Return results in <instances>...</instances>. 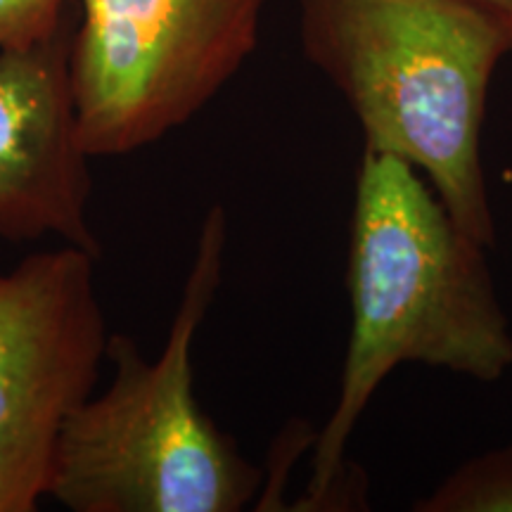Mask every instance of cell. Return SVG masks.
<instances>
[{
    "instance_id": "1",
    "label": "cell",
    "mask_w": 512,
    "mask_h": 512,
    "mask_svg": "<svg viewBox=\"0 0 512 512\" xmlns=\"http://www.w3.org/2000/svg\"><path fill=\"white\" fill-rule=\"evenodd\" d=\"M486 249L453 221L418 169L363 150L347 271L351 335L299 510L325 508L342 489L351 434L399 366L420 363L479 382L510 373L512 330Z\"/></svg>"
},
{
    "instance_id": "9",
    "label": "cell",
    "mask_w": 512,
    "mask_h": 512,
    "mask_svg": "<svg viewBox=\"0 0 512 512\" xmlns=\"http://www.w3.org/2000/svg\"><path fill=\"white\" fill-rule=\"evenodd\" d=\"M467 5L482 12L491 22L501 29V34L508 38L512 48V0H465Z\"/></svg>"
},
{
    "instance_id": "8",
    "label": "cell",
    "mask_w": 512,
    "mask_h": 512,
    "mask_svg": "<svg viewBox=\"0 0 512 512\" xmlns=\"http://www.w3.org/2000/svg\"><path fill=\"white\" fill-rule=\"evenodd\" d=\"M67 19L64 0H0V53L46 43Z\"/></svg>"
},
{
    "instance_id": "2",
    "label": "cell",
    "mask_w": 512,
    "mask_h": 512,
    "mask_svg": "<svg viewBox=\"0 0 512 512\" xmlns=\"http://www.w3.org/2000/svg\"><path fill=\"white\" fill-rule=\"evenodd\" d=\"M309 62L347 100L363 150L418 169L470 238L494 247L482 131L508 38L465 0H297Z\"/></svg>"
},
{
    "instance_id": "7",
    "label": "cell",
    "mask_w": 512,
    "mask_h": 512,
    "mask_svg": "<svg viewBox=\"0 0 512 512\" xmlns=\"http://www.w3.org/2000/svg\"><path fill=\"white\" fill-rule=\"evenodd\" d=\"M418 512H512V444L467 460L413 505Z\"/></svg>"
},
{
    "instance_id": "4",
    "label": "cell",
    "mask_w": 512,
    "mask_h": 512,
    "mask_svg": "<svg viewBox=\"0 0 512 512\" xmlns=\"http://www.w3.org/2000/svg\"><path fill=\"white\" fill-rule=\"evenodd\" d=\"M266 0H81L69 50L88 157H121L188 124L256 50Z\"/></svg>"
},
{
    "instance_id": "5",
    "label": "cell",
    "mask_w": 512,
    "mask_h": 512,
    "mask_svg": "<svg viewBox=\"0 0 512 512\" xmlns=\"http://www.w3.org/2000/svg\"><path fill=\"white\" fill-rule=\"evenodd\" d=\"M95 261L64 245L0 273V512L38 510L64 422L95 392L110 339Z\"/></svg>"
},
{
    "instance_id": "3",
    "label": "cell",
    "mask_w": 512,
    "mask_h": 512,
    "mask_svg": "<svg viewBox=\"0 0 512 512\" xmlns=\"http://www.w3.org/2000/svg\"><path fill=\"white\" fill-rule=\"evenodd\" d=\"M228 216L214 204L169 337L155 361L136 339L110 332V387L64 422L48 496L72 512H238L261 489V470L202 411L192 342L223 278Z\"/></svg>"
},
{
    "instance_id": "6",
    "label": "cell",
    "mask_w": 512,
    "mask_h": 512,
    "mask_svg": "<svg viewBox=\"0 0 512 512\" xmlns=\"http://www.w3.org/2000/svg\"><path fill=\"white\" fill-rule=\"evenodd\" d=\"M74 22L27 50L0 53V238L55 235L100 256L88 223L93 178L69 86Z\"/></svg>"
}]
</instances>
